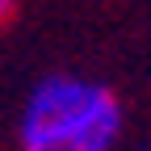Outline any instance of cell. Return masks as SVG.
Masks as SVG:
<instances>
[{"label": "cell", "instance_id": "cell-2", "mask_svg": "<svg viewBox=\"0 0 151 151\" xmlns=\"http://www.w3.org/2000/svg\"><path fill=\"white\" fill-rule=\"evenodd\" d=\"M13 13H17V0H0V25L13 21Z\"/></svg>", "mask_w": 151, "mask_h": 151}, {"label": "cell", "instance_id": "cell-1", "mask_svg": "<svg viewBox=\"0 0 151 151\" xmlns=\"http://www.w3.org/2000/svg\"><path fill=\"white\" fill-rule=\"evenodd\" d=\"M126 113L113 88L71 71H46L17 118L21 151H113Z\"/></svg>", "mask_w": 151, "mask_h": 151}, {"label": "cell", "instance_id": "cell-3", "mask_svg": "<svg viewBox=\"0 0 151 151\" xmlns=\"http://www.w3.org/2000/svg\"><path fill=\"white\" fill-rule=\"evenodd\" d=\"M143 151H151V147H143Z\"/></svg>", "mask_w": 151, "mask_h": 151}]
</instances>
